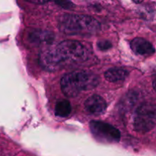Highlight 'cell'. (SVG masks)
Here are the masks:
<instances>
[{"label": "cell", "instance_id": "6da1fadb", "mask_svg": "<svg viewBox=\"0 0 156 156\" xmlns=\"http://www.w3.org/2000/svg\"><path fill=\"white\" fill-rule=\"evenodd\" d=\"M86 57L87 51L83 44L76 41H64L56 47L42 52L40 61L45 69L54 71L66 64L84 60Z\"/></svg>", "mask_w": 156, "mask_h": 156}, {"label": "cell", "instance_id": "7a4b0ae2", "mask_svg": "<svg viewBox=\"0 0 156 156\" xmlns=\"http://www.w3.org/2000/svg\"><path fill=\"white\" fill-rule=\"evenodd\" d=\"M59 29L70 35H91L101 28L98 21L88 15L66 14L59 20Z\"/></svg>", "mask_w": 156, "mask_h": 156}, {"label": "cell", "instance_id": "3957f363", "mask_svg": "<svg viewBox=\"0 0 156 156\" xmlns=\"http://www.w3.org/2000/svg\"><path fill=\"white\" fill-rule=\"evenodd\" d=\"M99 83V78L89 72H73L62 78L61 89L67 97H76L82 91L95 88Z\"/></svg>", "mask_w": 156, "mask_h": 156}, {"label": "cell", "instance_id": "277c9868", "mask_svg": "<svg viewBox=\"0 0 156 156\" xmlns=\"http://www.w3.org/2000/svg\"><path fill=\"white\" fill-rule=\"evenodd\" d=\"M156 120L155 106L144 104L139 107L134 117V129L139 133H147L154 129Z\"/></svg>", "mask_w": 156, "mask_h": 156}, {"label": "cell", "instance_id": "5b68a950", "mask_svg": "<svg viewBox=\"0 0 156 156\" xmlns=\"http://www.w3.org/2000/svg\"><path fill=\"white\" fill-rule=\"evenodd\" d=\"M90 129L94 136L101 141L117 143L120 140V133L116 127L102 121H91Z\"/></svg>", "mask_w": 156, "mask_h": 156}, {"label": "cell", "instance_id": "8992f818", "mask_svg": "<svg viewBox=\"0 0 156 156\" xmlns=\"http://www.w3.org/2000/svg\"><path fill=\"white\" fill-rule=\"evenodd\" d=\"M85 109L88 114L91 115H101L107 109V103L100 95L94 94L88 98L85 102Z\"/></svg>", "mask_w": 156, "mask_h": 156}, {"label": "cell", "instance_id": "52a82bcc", "mask_svg": "<svg viewBox=\"0 0 156 156\" xmlns=\"http://www.w3.org/2000/svg\"><path fill=\"white\" fill-rule=\"evenodd\" d=\"M131 49L135 53L142 56H149L155 53L153 45L147 40L136 37L131 41Z\"/></svg>", "mask_w": 156, "mask_h": 156}, {"label": "cell", "instance_id": "ba28073f", "mask_svg": "<svg viewBox=\"0 0 156 156\" xmlns=\"http://www.w3.org/2000/svg\"><path fill=\"white\" fill-rule=\"evenodd\" d=\"M129 76V72L123 68H111L107 70L105 77L108 82H120L125 80Z\"/></svg>", "mask_w": 156, "mask_h": 156}, {"label": "cell", "instance_id": "9c48e42d", "mask_svg": "<svg viewBox=\"0 0 156 156\" xmlns=\"http://www.w3.org/2000/svg\"><path fill=\"white\" fill-rule=\"evenodd\" d=\"M72 107L69 102L66 100H61L56 103L55 107V114L57 117H66L70 114Z\"/></svg>", "mask_w": 156, "mask_h": 156}, {"label": "cell", "instance_id": "30bf717a", "mask_svg": "<svg viewBox=\"0 0 156 156\" xmlns=\"http://www.w3.org/2000/svg\"><path fill=\"white\" fill-rule=\"evenodd\" d=\"M98 47L101 50H108L112 47V44L108 41H101L98 43Z\"/></svg>", "mask_w": 156, "mask_h": 156}, {"label": "cell", "instance_id": "8fae6325", "mask_svg": "<svg viewBox=\"0 0 156 156\" xmlns=\"http://www.w3.org/2000/svg\"><path fill=\"white\" fill-rule=\"evenodd\" d=\"M56 3L59 5L62 6L63 8H66V9H69V8L72 7L73 4L70 2L69 0H55Z\"/></svg>", "mask_w": 156, "mask_h": 156}, {"label": "cell", "instance_id": "7c38bea8", "mask_svg": "<svg viewBox=\"0 0 156 156\" xmlns=\"http://www.w3.org/2000/svg\"><path fill=\"white\" fill-rule=\"evenodd\" d=\"M26 1L29 2L30 3H34V4H37V5H41L44 4V3L47 2L50 0H26Z\"/></svg>", "mask_w": 156, "mask_h": 156}, {"label": "cell", "instance_id": "4fadbf2b", "mask_svg": "<svg viewBox=\"0 0 156 156\" xmlns=\"http://www.w3.org/2000/svg\"><path fill=\"white\" fill-rule=\"evenodd\" d=\"M135 3H141L142 2H143V0H133Z\"/></svg>", "mask_w": 156, "mask_h": 156}]
</instances>
